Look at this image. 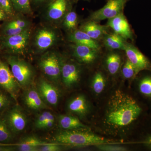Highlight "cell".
<instances>
[{"instance_id":"cell-1","label":"cell","mask_w":151,"mask_h":151,"mask_svg":"<svg viewBox=\"0 0 151 151\" xmlns=\"http://www.w3.org/2000/svg\"><path fill=\"white\" fill-rule=\"evenodd\" d=\"M142 111L137 100L128 92L121 88L113 89L105 101L96 127L105 135L124 137Z\"/></svg>"},{"instance_id":"cell-2","label":"cell","mask_w":151,"mask_h":151,"mask_svg":"<svg viewBox=\"0 0 151 151\" xmlns=\"http://www.w3.org/2000/svg\"><path fill=\"white\" fill-rule=\"evenodd\" d=\"M54 141L63 145L81 147L115 143V141L99 136L91 129L61 130L54 136Z\"/></svg>"},{"instance_id":"cell-3","label":"cell","mask_w":151,"mask_h":151,"mask_svg":"<svg viewBox=\"0 0 151 151\" xmlns=\"http://www.w3.org/2000/svg\"><path fill=\"white\" fill-rule=\"evenodd\" d=\"M7 60L14 77L22 89L32 85L35 71L29 63L16 56H9Z\"/></svg>"},{"instance_id":"cell-4","label":"cell","mask_w":151,"mask_h":151,"mask_svg":"<svg viewBox=\"0 0 151 151\" xmlns=\"http://www.w3.org/2000/svg\"><path fill=\"white\" fill-rule=\"evenodd\" d=\"M63 61L57 52L49 51L40 58L39 66L47 78L50 81L57 83L60 80Z\"/></svg>"},{"instance_id":"cell-5","label":"cell","mask_w":151,"mask_h":151,"mask_svg":"<svg viewBox=\"0 0 151 151\" xmlns=\"http://www.w3.org/2000/svg\"><path fill=\"white\" fill-rule=\"evenodd\" d=\"M3 115L9 129L15 136L24 132L27 127V116L18 104L12 105Z\"/></svg>"},{"instance_id":"cell-6","label":"cell","mask_w":151,"mask_h":151,"mask_svg":"<svg viewBox=\"0 0 151 151\" xmlns=\"http://www.w3.org/2000/svg\"><path fill=\"white\" fill-rule=\"evenodd\" d=\"M0 88L17 101L21 89L12 73L8 64L0 60Z\"/></svg>"},{"instance_id":"cell-7","label":"cell","mask_w":151,"mask_h":151,"mask_svg":"<svg viewBox=\"0 0 151 151\" xmlns=\"http://www.w3.org/2000/svg\"><path fill=\"white\" fill-rule=\"evenodd\" d=\"M126 0H108L104 6L94 12L90 16V20L96 22L111 19L123 13Z\"/></svg>"},{"instance_id":"cell-8","label":"cell","mask_w":151,"mask_h":151,"mask_svg":"<svg viewBox=\"0 0 151 151\" xmlns=\"http://www.w3.org/2000/svg\"><path fill=\"white\" fill-rule=\"evenodd\" d=\"M22 100L26 108L33 112H40L49 110L50 108L42 100L36 87L31 85L24 89L22 95Z\"/></svg>"},{"instance_id":"cell-9","label":"cell","mask_w":151,"mask_h":151,"mask_svg":"<svg viewBox=\"0 0 151 151\" xmlns=\"http://www.w3.org/2000/svg\"><path fill=\"white\" fill-rule=\"evenodd\" d=\"M81 70L76 63L63 61L60 80L65 88L71 89L79 84L81 78Z\"/></svg>"},{"instance_id":"cell-10","label":"cell","mask_w":151,"mask_h":151,"mask_svg":"<svg viewBox=\"0 0 151 151\" xmlns=\"http://www.w3.org/2000/svg\"><path fill=\"white\" fill-rule=\"evenodd\" d=\"M30 36L31 30L29 29L19 34L6 37L3 45L10 52L23 55L26 51Z\"/></svg>"},{"instance_id":"cell-11","label":"cell","mask_w":151,"mask_h":151,"mask_svg":"<svg viewBox=\"0 0 151 151\" xmlns=\"http://www.w3.org/2000/svg\"><path fill=\"white\" fill-rule=\"evenodd\" d=\"M37 89L47 105L56 107L60 99L59 90L50 81L43 78H40L36 85Z\"/></svg>"},{"instance_id":"cell-12","label":"cell","mask_w":151,"mask_h":151,"mask_svg":"<svg viewBox=\"0 0 151 151\" xmlns=\"http://www.w3.org/2000/svg\"><path fill=\"white\" fill-rule=\"evenodd\" d=\"M66 109L69 114L77 116L81 120L89 115L91 112V106L86 96L84 94H79L68 100Z\"/></svg>"},{"instance_id":"cell-13","label":"cell","mask_w":151,"mask_h":151,"mask_svg":"<svg viewBox=\"0 0 151 151\" xmlns=\"http://www.w3.org/2000/svg\"><path fill=\"white\" fill-rule=\"evenodd\" d=\"M124 50L127 59L135 67L137 75L142 70L151 71L150 61L137 47L127 42Z\"/></svg>"},{"instance_id":"cell-14","label":"cell","mask_w":151,"mask_h":151,"mask_svg":"<svg viewBox=\"0 0 151 151\" xmlns=\"http://www.w3.org/2000/svg\"><path fill=\"white\" fill-rule=\"evenodd\" d=\"M56 32L49 27H42L38 30L34 39V45L39 52L47 50L54 45L57 40Z\"/></svg>"},{"instance_id":"cell-15","label":"cell","mask_w":151,"mask_h":151,"mask_svg":"<svg viewBox=\"0 0 151 151\" xmlns=\"http://www.w3.org/2000/svg\"><path fill=\"white\" fill-rule=\"evenodd\" d=\"M47 18L57 21L65 17L71 6L70 0H50L48 3Z\"/></svg>"},{"instance_id":"cell-16","label":"cell","mask_w":151,"mask_h":151,"mask_svg":"<svg viewBox=\"0 0 151 151\" xmlns=\"http://www.w3.org/2000/svg\"><path fill=\"white\" fill-rule=\"evenodd\" d=\"M108 27H111L114 32L119 35L125 40L133 39L132 29L123 13L115 17L108 19Z\"/></svg>"},{"instance_id":"cell-17","label":"cell","mask_w":151,"mask_h":151,"mask_svg":"<svg viewBox=\"0 0 151 151\" xmlns=\"http://www.w3.org/2000/svg\"><path fill=\"white\" fill-rule=\"evenodd\" d=\"M73 55L80 63L91 64L97 60L98 51L89 47L74 44L73 47Z\"/></svg>"},{"instance_id":"cell-18","label":"cell","mask_w":151,"mask_h":151,"mask_svg":"<svg viewBox=\"0 0 151 151\" xmlns=\"http://www.w3.org/2000/svg\"><path fill=\"white\" fill-rule=\"evenodd\" d=\"M58 125L61 130H72L90 129L83 124L81 119L72 114L59 115L57 118Z\"/></svg>"},{"instance_id":"cell-19","label":"cell","mask_w":151,"mask_h":151,"mask_svg":"<svg viewBox=\"0 0 151 151\" xmlns=\"http://www.w3.org/2000/svg\"><path fill=\"white\" fill-rule=\"evenodd\" d=\"M68 38L70 41L74 44L86 45L98 51L101 48L97 40L92 39L86 33L81 29L76 30L70 34Z\"/></svg>"},{"instance_id":"cell-20","label":"cell","mask_w":151,"mask_h":151,"mask_svg":"<svg viewBox=\"0 0 151 151\" xmlns=\"http://www.w3.org/2000/svg\"><path fill=\"white\" fill-rule=\"evenodd\" d=\"M81 30L95 40H98L107 34V27L90 20L81 26Z\"/></svg>"},{"instance_id":"cell-21","label":"cell","mask_w":151,"mask_h":151,"mask_svg":"<svg viewBox=\"0 0 151 151\" xmlns=\"http://www.w3.org/2000/svg\"><path fill=\"white\" fill-rule=\"evenodd\" d=\"M105 64L108 73L112 76H115L122 68V57L117 53H110L105 58Z\"/></svg>"},{"instance_id":"cell-22","label":"cell","mask_w":151,"mask_h":151,"mask_svg":"<svg viewBox=\"0 0 151 151\" xmlns=\"http://www.w3.org/2000/svg\"><path fill=\"white\" fill-rule=\"evenodd\" d=\"M107 86V81L104 74L101 71L94 73L90 87L91 90L95 96H100L105 92Z\"/></svg>"},{"instance_id":"cell-23","label":"cell","mask_w":151,"mask_h":151,"mask_svg":"<svg viewBox=\"0 0 151 151\" xmlns=\"http://www.w3.org/2000/svg\"><path fill=\"white\" fill-rule=\"evenodd\" d=\"M125 39L116 33L106 34L105 36L104 42L108 48L112 50H124L126 44Z\"/></svg>"},{"instance_id":"cell-24","label":"cell","mask_w":151,"mask_h":151,"mask_svg":"<svg viewBox=\"0 0 151 151\" xmlns=\"http://www.w3.org/2000/svg\"><path fill=\"white\" fill-rule=\"evenodd\" d=\"M15 135L9 129L3 114H0V144H7L14 140Z\"/></svg>"},{"instance_id":"cell-25","label":"cell","mask_w":151,"mask_h":151,"mask_svg":"<svg viewBox=\"0 0 151 151\" xmlns=\"http://www.w3.org/2000/svg\"><path fill=\"white\" fill-rule=\"evenodd\" d=\"M49 143L46 141L42 140L34 135H28L21 139L16 145H22L28 147L39 148L40 146Z\"/></svg>"},{"instance_id":"cell-26","label":"cell","mask_w":151,"mask_h":151,"mask_svg":"<svg viewBox=\"0 0 151 151\" xmlns=\"http://www.w3.org/2000/svg\"><path fill=\"white\" fill-rule=\"evenodd\" d=\"M54 115L48 110H43L39 112L35 119L34 127L36 129L41 131L42 128L45 123Z\"/></svg>"},{"instance_id":"cell-27","label":"cell","mask_w":151,"mask_h":151,"mask_svg":"<svg viewBox=\"0 0 151 151\" xmlns=\"http://www.w3.org/2000/svg\"><path fill=\"white\" fill-rule=\"evenodd\" d=\"M13 100L9 94L0 88V114H3L14 105Z\"/></svg>"},{"instance_id":"cell-28","label":"cell","mask_w":151,"mask_h":151,"mask_svg":"<svg viewBox=\"0 0 151 151\" xmlns=\"http://www.w3.org/2000/svg\"><path fill=\"white\" fill-rule=\"evenodd\" d=\"M78 22V18L76 13L74 11H69L64 17L63 25L66 29L73 30L76 28Z\"/></svg>"},{"instance_id":"cell-29","label":"cell","mask_w":151,"mask_h":151,"mask_svg":"<svg viewBox=\"0 0 151 151\" xmlns=\"http://www.w3.org/2000/svg\"><path fill=\"white\" fill-rule=\"evenodd\" d=\"M121 70L123 78L127 80L134 79L137 75L135 67L127 58L122 65Z\"/></svg>"},{"instance_id":"cell-30","label":"cell","mask_w":151,"mask_h":151,"mask_svg":"<svg viewBox=\"0 0 151 151\" xmlns=\"http://www.w3.org/2000/svg\"><path fill=\"white\" fill-rule=\"evenodd\" d=\"M139 90L143 95L147 97H151V76L143 77L139 82Z\"/></svg>"},{"instance_id":"cell-31","label":"cell","mask_w":151,"mask_h":151,"mask_svg":"<svg viewBox=\"0 0 151 151\" xmlns=\"http://www.w3.org/2000/svg\"><path fill=\"white\" fill-rule=\"evenodd\" d=\"M14 8L23 13L30 14L32 12L31 0H12Z\"/></svg>"},{"instance_id":"cell-32","label":"cell","mask_w":151,"mask_h":151,"mask_svg":"<svg viewBox=\"0 0 151 151\" xmlns=\"http://www.w3.org/2000/svg\"><path fill=\"white\" fill-rule=\"evenodd\" d=\"M5 27H14L27 30L30 28V23L24 19H17L8 23Z\"/></svg>"},{"instance_id":"cell-33","label":"cell","mask_w":151,"mask_h":151,"mask_svg":"<svg viewBox=\"0 0 151 151\" xmlns=\"http://www.w3.org/2000/svg\"><path fill=\"white\" fill-rule=\"evenodd\" d=\"M100 150L103 151H126L128 149L124 146L115 143L100 144L95 146Z\"/></svg>"},{"instance_id":"cell-34","label":"cell","mask_w":151,"mask_h":151,"mask_svg":"<svg viewBox=\"0 0 151 151\" xmlns=\"http://www.w3.org/2000/svg\"><path fill=\"white\" fill-rule=\"evenodd\" d=\"M0 9L8 15L14 14V6L12 0H0Z\"/></svg>"},{"instance_id":"cell-35","label":"cell","mask_w":151,"mask_h":151,"mask_svg":"<svg viewBox=\"0 0 151 151\" xmlns=\"http://www.w3.org/2000/svg\"><path fill=\"white\" fill-rule=\"evenodd\" d=\"M63 145L58 143H49L40 147L38 151H60L63 150Z\"/></svg>"},{"instance_id":"cell-36","label":"cell","mask_w":151,"mask_h":151,"mask_svg":"<svg viewBox=\"0 0 151 151\" xmlns=\"http://www.w3.org/2000/svg\"><path fill=\"white\" fill-rule=\"evenodd\" d=\"M1 145V144H0ZM16 150L15 146L9 145H0V151H12Z\"/></svg>"},{"instance_id":"cell-37","label":"cell","mask_w":151,"mask_h":151,"mask_svg":"<svg viewBox=\"0 0 151 151\" xmlns=\"http://www.w3.org/2000/svg\"><path fill=\"white\" fill-rule=\"evenodd\" d=\"M142 143L148 148L151 150V135L147 137L145 140L142 142Z\"/></svg>"},{"instance_id":"cell-38","label":"cell","mask_w":151,"mask_h":151,"mask_svg":"<svg viewBox=\"0 0 151 151\" xmlns=\"http://www.w3.org/2000/svg\"><path fill=\"white\" fill-rule=\"evenodd\" d=\"M50 0H31L32 3H33L36 5H40L45 3L48 4Z\"/></svg>"},{"instance_id":"cell-39","label":"cell","mask_w":151,"mask_h":151,"mask_svg":"<svg viewBox=\"0 0 151 151\" xmlns=\"http://www.w3.org/2000/svg\"><path fill=\"white\" fill-rule=\"evenodd\" d=\"M6 15L7 14L5 12L0 9V21L4 19L6 17Z\"/></svg>"},{"instance_id":"cell-40","label":"cell","mask_w":151,"mask_h":151,"mask_svg":"<svg viewBox=\"0 0 151 151\" xmlns=\"http://www.w3.org/2000/svg\"><path fill=\"white\" fill-rule=\"evenodd\" d=\"M84 1H87V0H84Z\"/></svg>"}]
</instances>
